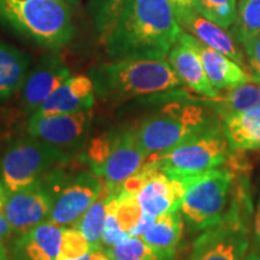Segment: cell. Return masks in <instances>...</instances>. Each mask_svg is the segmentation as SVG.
<instances>
[{
	"mask_svg": "<svg viewBox=\"0 0 260 260\" xmlns=\"http://www.w3.org/2000/svg\"><path fill=\"white\" fill-rule=\"evenodd\" d=\"M183 32L170 0H128L115 27L103 40L112 59H159Z\"/></svg>",
	"mask_w": 260,
	"mask_h": 260,
	"instance_id": "1",
	"label": "cell"
},
{
	"mask_svg": "<svg viewBox=\"0 0 260 260\" xmlns=\"http://www.w3.org/2000/svg\"><path fill=\"white\" fill-rule=\"evenodd\" d=\"M89 77L95 96L107 104H123L134 98L174 90L183 84L165 58L103 63L89 70Z\"/></svg>",
	"mask_w": 260,
	"mask_h": 260,
	"instance_id": "2",
	"label": "cell"
},
{
	"mask_svg": "<svg viewBox=\"0 0 260 260\" xmlns=\"http://www.w3.org/2000/svg\"><path fill=\"white\" fill-rule=\"evenodd\" d=\"M73 8L65 0H0V18L35 44L57 51L73 40Z\"/></svg>",
	"mask_w": 260,
	"mask_h": 260,
	"instance_id": "3",
	"label": "cell"
},
{
	"mask_svg": "<svg viewBox=\"0 0 260 260\" xmlns=\"http://www.w3.org/2000/svg\"><path fill=\"white\" fill-rule=\"evenodd\" d=\"M218 119L199 104L180 99L165 104L134 128L146 154L153 157L188 141Z\"/></svg>",
	"mask_w": 260,
	"mask_h": 260,
	"instance_id": "4",
	"label": "cell"
},
{
	"mask_svg": "<svg viewBox=\"0 0 260 260\" xmlns=\"http://www.w3.org/2000/svg\"><path fill=\"white\" fill-rule=\"evenodd\" d=\"M247 186L245 180L237 184L232 206L222 222L195 240L187 260H245L249 251L248 220L252 210Z\"/></svg>",
	"mask_w": 260,
	"mask_h": 260,
	"instance_id": "5",
	"label": "cell"
},
{
	"mask_svg": "<svg viewBox=\"0 0 260 260\" xmlns=\"http://www.w3.org/2000/svg\"><path fill=\"white\" fill-rule=\"evenodd\" d=\"M71 157L29 134L12 138L0 158V180L9 193L19 190L68 165Z\"/></svg>",
	"mask_w": 260,
	"mask_h": 260,
	"instance_id": "6",
	"label": "cell"
},
{
	"mask_svg": "<svg viewBox=\"0 0 260 260\" xmlns=\"http://www.w3.org/2000/svg\"><path fill=\"white\" fill-rule=\"evenodd\" d=\"M234 151L218 119L206 130L165 153L148 157L155 167L172 178H187L225 165Z\"/></svg>",
	"mask_w": 260,
	"mask_h": 260,
	"instance_id": "7",
	"label": "cell"
},
{
	"mask_svg": "<svg viewBox=\"0 0 260 260\" xmlns=\"http://www.w3.org/2000/svg\"><path fill=\"white\" fill-rule=\"evenodd\" d=\"M235 178L236 172L229 167L181 178L186 183V191L180 212L191 229L200 232L222 222Z\"/></svg>",
	"mask_w": 260,
	"mask_h": 260,
	"instance_id": "8",
	"label": "cell"
},
{
	"mask_svg": "<svg viewBox=\"0 0 260 260\" xmlns=\"http://www.w3.org/2000/svg\"><path fill=\"white\" fill-rule=\"evenodd\" d=\"M65 168L67 165L45 177L53 197L47 220L60 226H73L102 193L104 181L90 169L73 174Z\"/></svg>",
	"mask_w": 260,
	"mask_h": 260,
	"instance_id": "9",
	"label": "cell"
},
{
	"mask_svg": "<svg viewBox=\"0 0 260 260\" xmlns=\"http://www.w3.org/2000/svg\"><path fill=\"white\" fill-rule=\"evenodd\" d=\"M93 110L65 115L29 117L28 134L61 151L73 154L82 148L88 139Z\"/></svg>",
	"mask_w": 260,
	"mask_h": 260,
	"instance_id": "10",
	"label": "cell"
},
{
	"mask_svg": "<svg viewBox=\"0 0 260 260\" xmlns=\"http://www.w3.org/2000/svg\"><path fill=\"white\" fill-rule=\"evenodd\" d=\"M147 158L134 126L113 129L109 153L94 174L102 178L110 193L117 194L123 182L138 172Z\"/></svg>",
	"mask_w": 260,
	"mask_h": 260,
	"instance_id": "11",
	"label": "cell"
},
{
	"mask_svg": "<svg viewBox=\"0 0 260 260\" xmlns=\"http://www.w3.org/2000/svg\"><path fill=\"white\" fill-rule=\"evenodd\" d=\"M52 204V191L45 178H42L30 186L9 193L4 213L15 235H19L38 224L46 222Z\"/></svg>",
	"mask_w": 260,
	"mask_h": 260,
	"instance_id": "12",
	"label": "cell"
},
{
	"mask_svg": "<svg viewBox=\"0 0 260 260\" xmlns=\"http://www.w3.org/2000/svg\"><path fill=\"white\" fill-rule=\"evenodd\" d=\"M70 77V70L59 57L46 54L28 71L21 92V110L24 115L32 116L45 100L61 83Z\"/></svg>",
	"mask_w": 260,
	"mask_h": 260,
	"instance_id": "13",
	"label": "cell"
},
{
	"mask_svg": "<svg viewBox=\"0 0 260 260\" xmlns=\"http://www.w3.org/2000/svg\"><path fill=\"white\" fill-rule=\"evenodd\" d=\"M145 167L147 169V180L138 194L142 211L152 217L180 211L182 198L186 191L184 181L168 176L148 158L146 159Z\"/></svg>",
	"mask_w": 260,
	"mask_h": 260,
	"instance_id": "14",
	"label": "cell"
},
{
	"mask_svg": "<svg viewBox=\"0 0 260 260\" xmlns=\"http://www.w3.org/2000/svg\"><path fill=\"white\" fill-rule=\"evenodd\" d=\"M178 24L182 30L198 39L204 45L225 54L230 59L240 64L243 69H248L245 61V54L232 34L214 22L210 21L195 8L174 9Z\"/></svg>",
	"mask_w": 260,
	"mask_h": 260,
	"instance_id": "15",
	"label": "cell"
},
{
	"mask_svg": "<svg viewBox=\"0 0 260 260\" xmlns=\"http://www.w3.org/2000/svg\"><path fill=\"white\" fill-rule=\"evenodd\" d=\"M168 60L176 71L182 83L194 92L209 98H216L219 92L211 84L205 73L200 54L194 45V38L183 31L168 54Z\"/></svg>",
	"mask_w": 260,
	"mask_h": 260,
	"instance_id": "16",
	"label": "cell"
},
{
	"mask_svg": "<svg viewBox=\"0 0 260 260\" xmlns=\"http://www.w3.org/2000/svg\"><path fill=\"white\" fill-rule=\"evenodd\" d=\"M63 228L46 220L16 235L10 243L11 260H57Z\"/></svg>",
	"mask_w": 260,
	"mask_h": 260,
	"instance_id": "17",
	"label": "cell"
},
{
	"mask_svg": "<svg viewBox=\"0 0 260 260\" xmlns=\"http://www.w3.org/2000/svg\"><path fill=\"white\" fill-rule=\"evenodd\" d=\"M95 98L89 75H75L61 83L34 115H65L93 110Z\"/></svg>",
	"mask_w": 260,
	"mask_h": 260,
	"instance_id": "18",
	"label": "cell"
},
{
	"mask_svg": "<svg viewBox=\"0 0 260 260\" xmlns=\"http://www.w3.org/2000/svg\"><path fill=\"white\" fill-rule=\"evenodd\" d=\"M194 45L200 54L207 79L217 90H229L252 81L251 75L225 54L206 46L195 38Z\"/></svg>",
	"mask_w": 260,
	"mask_h": 260,
	"instance_id": "19",
	"label": "cell"
},
{
	"mask_svg": "<svg viewBox=\"0 0 260 260\" xmlns=\"http://www.w3.org/2000/svg\"><path fill=\"white\" fill-rule=\"evenodd\" d=\"M183 220L180 211L162 213L155 217L153 224L141 239L157 253L160 260H174L183 236Z\"/></svg>",
	"mask_w": 260,
	"mask_h": 260,
	"instance_id": "20",
	"label": "cell"
},
{
	"mask_svg": "<svg viewBox=\"0 0 260 260\" xmlns=\"http://www.w3.org/2000/svg\"><path fill=\"white\" fill-rule=\"evenodd\" d=\"M224 134L234 152L255 151L260 146V107L222 119Z\"/></svg>",
	"mask_w": 260,
	"mask_h": 260,
	"instance_id": "21",
	"label": "cell"
},
{
	"mask_svg": "<svg viewBox=\"0 0 260 260\" xmlns=\"http://www.w3.org/2000/svg\"><path fill=\"white\" fill-rule=\"evenodd\" d=\"M29 63L30 60L24 52L0 41V103L21 90Z\"/></svg>",
	"mask_w": 260,
	"mask_h": 260,
	"instance_id": "22",
	"label": "cell"
},
{
	"mask_svg": "<svg viewBox=\"0 0 260 260\" xmlns=\"http://www.w3.org/2000/svg\"><path fill=\"white\" fill-rule=\"evenodd\" d=\"M220 119L246 111V110L260 107V82H247L236 88L229 89L224 95L206 98Z\"/></svg>",
	"mask_w": 260,
	"mask_h": 260,
	"instance_id": "23",
	"label": "cell"
},
{
	"mask_svg": "<svg viewBox=\"0 0 260 260\" xmlns=\"http://www.w3.org/2000/svg\"><path fill=\"white\" fill-rule=\"evenodd\" d=\"M110 195H111L110 189L104 183V188L99 197L73 225L79 229L81 234L86 237L93 251L94 249H103L102 235L106 220V204Z\"/></svg>",
	"mask_w": 260,
	"mask_h": 260,
	"instance_id": "24",
	"label": "cell"
},
{
	"mask_svg": "<svg viewBox=\"0 0 260 260\" xmlns=\"http://www.w3.org/2000/svg\"><path fill=\"white\" fill-rule=\"evenodd\" d=\"M260 34V0H241L237 6L232 35L236 42L245 45Z\"/></svg>",
	"mask_w": 260,
	"mask_h": 260,
	"instance_id": "25",
	"label": "cell"
},
{
	"mask_svg": "<svg viewBox=\"0 0 260 260\" xmlns=\"http://www.w3.org/2000/svg\"><path fill=\"white\" fill-rule=\"evenodd\" d=\"M128 0H89L88 9L102 40L111 32Z\"/></svg>",
	"mask_w": 260,
	"mask_h": 260,
	"instance_id": "26",
	"label": "cell"
},
{
	"mask_svg": "<svg viewBox=\"0 0 260 260\" xmlns=\"http://www.w3.org/2000/svg\"><path fill=\"white\" fill-rule=\"evenodd\" d=\"M201 15L223 28H230L236 19V0H195Z\"/></svg>",
	"mask_w": 260,
	"mask_h": 260,
	"instance_id": "27",
	"label": "cell"
},
{
	"mask_svg": "<svg viewBox=\"0 0 260 260\" xmlns=\"http://www.w3.org/2000/svg\"><path fill=\"white\" fill-rule=\"evenodd\" d=\"M112 260H160L141 237L130 236L118 245L104 249Z\"/></svg>",
	"mask_w": 260,
	"mask_h": 260,
	"instance_id": "28",
	"label": "cell"
},
{
	"mask_svg": "<svg viewBox=\"0 0 260 260\" xmlns=\"http://www.w3.org/2000/svg\"><path fill=\"white\" fill-rule=\"evenodd\" d=\"M115 213L119 224L129 234L135 229L140 220L144 217V211L140 206L138 195H132L126 193L115 194Z\"/></svg>",
	"mask_w": 260,
	"mask_h": 260,
	"instance_id": "29",
	"label": "cell"
},
{
	"mask_svg": "<svg viewBox=\"0 0 260 260\" xmlns=\"http://www.w3.org/2000/svg\"><path fill=\"white\" fill-rule=\"evenodd\" d=\"M92 247L79 229L75 226H64L61 234L59 254L57 260H71L88 254Z\"/></svg>",
	"mask_w": 260,
	"mask_h": 260,
	"instance_id": "30",
	"label": "cell"
},
{
	"mask_svg": "<svg viewBox=\"0 0 260 260\" xmlns=\"http://www.w3.org/2000/svg\"><path fill=\"white\" fill-rule=\"evenodd\" d=\"M115 195H110L109 200L106 204V220L104 225L103 235H102V248L106 249L110 247L118 245L119 242L124 241L125 239L130 237V235L119 224L115 213Z\"/></svg>",
	"mask_w": 260,
	"mask_h": 260,
	"instance_id": "31",
	"label": "cell"
},
{
	"mask_svg": "<svg viewBox=\"0 0 260 260\" xmlns=\"http://www.w3.org/2000/svg\"><path fill=\"white\" fill-rule=\"evenodd\" d=\"M245 52L247 61H248V70L252 81L260 82V34L256 35L245 45Z\"/></svg>",
	"mask_w": 260,
	"mask_h": 260,
	"instance_id": "32",
	"label": "cell"
},
{
	"mask_svg": "<svg viewBox=\"0 0 260 260\" xmlns=\"http://www.w3.org/2000/svg\"><path fill=\"white\" fill-rule=\"evenodd\" d=\"M17 125L16 115L10 110H0V144L10 141L14 138V133Z\"/></svg>",
	"mask_w": 260,
	"mask_h": 260,
	"instance_id": "33",
	"label": "cell"
},
{
	"mask_svg": "<svg viewBox=\"0 0 260 260\" xmlns=\"http://www.w3.org/2000/svg\"><path fill=\"white\" fill-rule=\"evenodd\" d=\"M12 235H15L14 229L6 218L5 213H2L0 214V240L4 241V240L10 239Z\"/></svg>",
	"mask_w": 260,
	"mask_h": 260,
	"instance_id": "34",
	"label": "cell"
},
{
	"mask_svg": "<svg viewBox=\"0 0 260 260\" xmlns=\"http://www.w3.org/2000/svg\"><path fill=\"white\" fill-rule=\"evenodd\" d=\"M254 240L256 249H260V195L256 204V211L254 216Z\"/></svg>",
	"mask_w": 260,
	"mask_h": 260,
	"instance_id": "35",
	"label": "cell"
},
{
	"mask_svg": "<svg viewBox=\"0 0 260 260\" xmlns=\"http://www.w3.org/2000/svg\"><path fill=\"white\" fill-rule=\"evenodd\" d=\"M8 195H9V191L5 188L4 184H3L2 180H0V214L4 213L5 211V205H6V200H8Z\"/></svg>",
	"mask_w": 260,
	"mask_h": 260,
	"instance_id": "36",
	"label": "cell"
},
{
	"mask_svg": "<svg viewBox=\"0 0 260 260\" xmlns=\"http://www.w3.org/2000/svg\"><path fill=\"white\" fill-rule=\"evenodd\" d=\"M174 9L195 8V0H170Z\"/></svg>",
	"mask_w": 260,
	"mask_h": 260,
	"instance_id": "37",
	"label": "cell"
},
{
	"mask_svg": "<svg viewBox=\"0 0 260 260\" xmlns=\"http://www.w3.org/2000/svg\"><path fill=\"white\" fill-rule=\"evenodd\" d=\"M90 260H112L104 249H94L90 252Z\"/></svg>",
	"mask_w": 260,
	"mask_h": 260,
	"instance_id": "38",
	"label": "cell"
},
{
	"mask_svg": "<svg viewBox=\"0 0 260 260\" xmlns=\"http://www.w3.org/2000/svg\"><path fill=\"white\" fill-rule=\"evenodd\" d=\"M245 260H260V254L258 252V249H253L252 252H248V254L246 255Z\"/></svg>",
	"mask_w": 260,
	"mask_h": 260,
	"instance_id": "39",
	"label": "cell"
},
{
	"mask_svg": "<svg viewBox=\"0 0 260 260\" xmlns=\"http://www.w3.org/2000/svg\"><path fill=\"white\" fill-rule=\"evenodd\" d=\"M0 260H9L8 251H6L4 243H3L2 240H0Z\"/></svg>",
	"mask_w": 260,
	"mask_h": 260,
	"instance_id": "40",
	"label": "cell"
},
{
	"mask_svg": "<svg viewBox=\"0 0 260 260\" xmlns=\"http://www.w3.org/2000/svg\"><path fill=\"white\" fill-rule=\"evenodd\" d=\"M65 2H67L68 4H69V5L71 6V8L74 9V8H76V6L80 4L81 0H65Z\"/></svg>",
	"mask_w": 260,
	"mask_h": 260,
	"instance_id": "41",
	"label": "cell"
},
{
	"mask_svg": "<svg viewBox=\"0 0 260 260\" xmlns=\"http://www.w3.org/2000/svg\"><path fill=\"white\" fill-rule=\"evenodd\" d=\"M71 260H90V253H88V254L81 256V258H77V259H71Z\"/></svg>",
	"mask_w": 260,
	"mask_h": 260,
	"instance_id": "42",
	"label": "cell"
},
{
	"mask_svg": "<svg viewBox=\"0 0 260 260\" xmlns=\"http://www.w3.org/2000/svg\"><path fill=\"white\" fill-rule=\"evenodd\" d=\"M255 151H256V152H259V153H260V146H259V147H258V148H256V149H255Z\"/></svg>",
	"mask_w": 260,
	"mask_h": 260,
	"instance_id": "43",
	"label": "cell"
},
{
	"mask_svg": "<svg viewBox=\"0 0 260 260\" xmlns=\"http://www.w3.org/2000/svg\"><path fill=\"white\" fill-rule=\"evenodd\" d=\"M258 252H259V254H260V249H258Z\"/></svg>",
	"mask_w": 260,
	"mask_h": 260,
	"instance_id": "44",
	"label": "cell"
}]
</instances>
